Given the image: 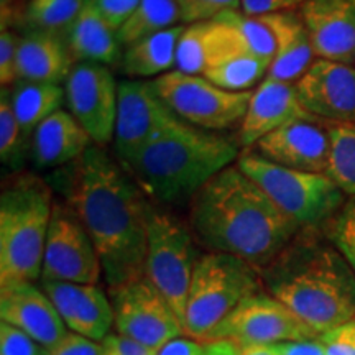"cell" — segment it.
Instances as JSON below:
<instances>
[{"mask_svg":"<svg viewBox=\"0 0 355 355\" xmlns=\"http://www.w3.org/2000/svg\"><path fill=\"white\" fill-rule=\"evenodd\" d=\"M324 234L355 272V198L345 199L344 206L326 224Z\"/></svg>","mask_w":355,"mask_h":355,"instance_id":"d6a6232c","label":"cell"},{"mask_svg":"<svg viewBox=\"0 0 355 355\" xmlns=\"http://www.w3.org/2000/svg\"><path fill=\"white\" fill-rule=\"evenodd\" d=\"M176 122H180V119L163 104L152 83L123 79L119 83L117 119L112 141L115 158L125 165Z\"/></svg>","mask_w":355,"mask_h":355,"instance_id":"5bb4252c","label":"cell"},{"mask_svg":"<svg viewBox=\"0 0 355 355\" xmlns=\"http://www.w3.org/2000/svg\"><path fill=\"white\" fill-rule=\"evenodd\" d=\"M13 112L25 137L32 140L33 132L64 102V87L55 83L19 81L8 87Z\"/></svg>","mask_w":355,"mask_h":355,"instance_id":"484cf974","label":"cell"},{"mask_svg":"<svg viewBox=\"0 0 355 355\" xmlns=\"http://www.w3.org/2000/svg\"><path fill=\"white\" fill-rule=\"evenodd\" d=\"M94 145L69 110L60 109L43 121L30 140V158L37 170L55 171L63 168Z\"/></svg>","mask_w":355,"mask_h":355,"instance_id":"44dd1931","label":"cell"},{"mask_svg":"<svg viewBox=\"0 0 355 355\" xmlns=\"http://www.w3.org/2000/svg\"><path fill=\"white\" fill-rule=\"evenodd\" d=\"M239 355H279L277 344L275 345H250L241 349Z\"/></svg>","mask_w":355,"mask_h":355,"instance_id":"7dc6e473","label":"cell"},{"mask_svg":"<svg viewBox=\"0 0 355 355\" xmlns=\"http://www.w3.org/2000/svg\"><path fill=\"white\" fill-rule=\"evenodd\" d=\"M321 339L326 340V343H344L355 347V318L350 319V321L347 324H344V326L337 327V329L321 336Z\"/></svg>","mask_w":355,"mask_h":355,"instance_id":"ee69618b","label":"cell"},{"mask_svg":"<svg viewBox=\"0 0 355 355\" xmlns=\"http://www.w3.org/2000/svg\"><path fill=\"white\" fill-rule=\"evenodd\" d=\"M241 349L232 343L225 340H214V343H206V352L204 355H239Z\"/></svg>","mask_w":355,"mask_h":355,"instance_id":"f6af8a7d","label":"cell"},{"mask_svg":"<svg viewBox=\"0 0 355 355\" xmlns=\"http://www.w3.org/2000/svg\"><path fill=\"white\" fill-rule=\"evenodd\" d=\"M181 24L191 25L211 21L230 10H242V0H176Z\"/></svg>","mask_w":355,"mask_h":355,"instance_id":"836d02e7","label":"cell"},{"mask_svg":"<svg viewBox=\"0 0 355 355\" xmlns=\"http://www.w3.org/2000/svg\"><path fill=\"white\" fill-rule=\"evenodd\" d=\"M217 19L225 21L237 33L248 51L272 64L277 44H275L272 30L261 20V17L247 15L242 10H230L222 13Z\"/></svg>","mask_w":355,"mask_h":355,"instance_id":"4dcf8cb0","label":"cell"},{"mask_svg":"<svg viewBox=\"0 0 355 355\" xmlns=\"http://www.w3.org/2000/svg\"><path fill=\"white\" fill-rule=\"evenodd\" d=\"M260 290V272L245 260L217 252L201 254L186 301L184 334L204 343L217 324Z\"/></svg>","mask_w":355,"mask_h":355,"instance_id":"8992f818","label":"cell"},{"mask_svg":"<svg viewBox=\"0 0 355 355\" xmlns=\"http://www.w3.org/2000/svg\"><path fill=\"white\" fill-rule=\"evenodd\" d=\"M0 319L46 349L69 332L53 301L35 282L0 283Z\"/></svg>","mask_w":355,"mask_h":355,"instance_id":"e0dca14e","label":"cell"},{"mask_svg":"<svg viewBox=\"0 0 355 355\" xmlns=\"http://www.w3.org/2000/svg\"><path fill=\"white\" fill-rule=\"evenodd\" d=\"M252 150L279 166L326 175L331 157L329 123L318 119L288 123L261 139Z\"/></svg>","mask_w":355,"mask_h":355,"instance_id":"2e32d148","label":"cell"},{"mask_svg":"<svg viewBox=\"0 0 355 355\" xmlns=\"http://www.w3.org/2000/svg\"><path fill=\"white\" fill-rule=\"evenodd\" d=\"M308 0H242V12L247 15H266V13L298 10Z\"/></svg>","mask_w":355,"mask_h":355,"instance_id":"ab89813d","label":"cell"},{"mask_svg":"<svg viewBox=\"0 0 355 355\" xmlns=\"http://www.w3.org/2000/svg\"><path fill=\"white\" fill-rule=\"evenodd\" d=\"M272 30L277 51L266 76L296 84L316 61L313 43L298 10H285L260 15Z\"/></svg>","mask_w":355,"mask_h":355,"instance_id":"7402d4cb","label":"cell"},{"mask_svg":"<svg viewBox=\"0 0 355 355\" xmlns=\"http://www.w3.org/2000/svg\"><path fill=\"white\" fill-rule=\"evenodd\" d=\"M115 332L158 352L184 334L180 316L146 277L110 290Z\"/></svg>","mask_w":355,"mask_h":355,"instance_id":"8fae6325","label":"cell"},{"mask_svg":"<svg viewBox=\"0 0 355 355\" xmlns=\"http://www.w3.org/2000/svg\"><path fill=\"white\" fill-rule=\"evenodd\" d=\"M239 144L183 121L159 133L122 165L146 196L163 204L191 201L211 178L235 165Z\"/></svg>","mask_w":355,"mask_h":355,"instance_id":"277c9868","label":"cell"},{"mask_svg":"<svg viewBox=\"0 0 355 355\" xmlns=\"http://www.w3.org/2000/svg\"><path fill=\"white\" fill-rule=\"evenodd\" d=\"M263 290L319 336L355 318V272L321 229H301L260 270Z\"/></svg>","mask_w":355,"mask_h":355,"instance_id":"3957f363","label":"cell"},{"mask_svg":"<svg viewBox=\"0 0 355 355\" xmlns=\"http://www.w3.org/2000/svg\"><path fill=\"white\" fill-rule=\"evenodd\" d=\"M176 0H140L135 10L117 30L119 42L123 48L162 33L173 26L183 25Z\"/></svg>","mask_w":355,"mask_h":355,"instance_id":"4316f807","label":"cell"},{"mask_svg":"<svg viewBox=\"0 0 355 355\" xmlns=\"http://www.w3.org/2000/svg\"><path fill=\"white\" fill-rule=\"evenodd\" d=\"M189 204L199 245L245 260L259 272L301 230L237 165L211 178Z\"/></svg>","mask_w":355,"mask_h":355,"instance_id":"7a4b0ae2","label":"cell"},{"mask_svg":"<svg viewBox=\"0 0 355 355\" xmlns=\"http://www.w3.org/2000/svg\"><path fill=\"white\" fill-rule=\"evenodd\" d=\"M30 155V140L21 130L15 112H13L8 89L0 92V159L8 168L10 175L24 171L25 157Z\"/></svg>","mask_w":355,"mask_h":355,"instance_id":"f546056e","label":"cell"},{"mask_svg":"<svg viewBox=\"0 0 355 355\" xmlns=\"http://www.w3.org/2000/svg\"><path fill=\"white\" fill-rule=\"evenodd\" d=\"M266 196L301 229H324L345 202V194L324 173H306L279 166L243 150L235 162Z\"/></svg>","mask_w":355,"mask_h":355,"instance_id":"52a82bcc","label":"cell"},{"mask_svg":"<svg viewBox=\"0 0 355 355\" xmlns=\"http://www.w3.org/2000/svg\"><path fill=\"white\" fill-rule=\"evenodd\" d=\"M331 157L326 175L347 198H355V123H329Z\"/></svg>","mask_w":355,"mask_h":355,"instance_id":"f1b7e54d","label":"cell"},{"mask_svg":"<svg viewBox=\"0 0 355 355\" xmlns=\"http://www.w3.org/2000/svg\"><path fill=\"white\" fill-rule=\"evenodd\" d=\"M64 40L76 63L89 61L109 68L121 64L123 46L119 42L117 30L86 2L78 19L66 32Z\"/></svg>","mask_w":355,"mask_h":355,"instance_id":"cb8c5ba5","label":"cell"},{"mask_svg":"<svg viewBox=\"0 0 355 355\" xmlns=\"http://www.w3.org/2000/svg\"><path fill=\"white\" fill-rule=\"evenodd\" d=\"M204 352H206V343L188 336H180L163 345L157 355H204Z\"/></svg>","mask_w":355,"mask_h":355,"instance_id":"60d3db41","label":"cell"},{"mask_svg":"<svg viewBox=\"0 0 355 355\" xmlns=\"http://www.w3.org/2000/svg\"><path fill=\"white\" fill-rule=\"evenodd\" d=\"M101 355H157V352L119 332H110L101 340Z\"/></svg>","mask_w":355,"mask_h":355,"instance_id":"f35d334b","label":"cell"},{"mask_svg":"<svg viewBox=\"0 0 355 355\" xmlns=\"http://www.w3.org/2000/svg\"><path fill=\"white\" fill-rule=\"evenodd\" d=\"M48 355H101V343L69 331L55 347L48 349Z\"/></svg>","mask_w":355,"mask_h":355,"instance_id":"74e56055","label":"cell"},{"mask_svg":"<svg viewBox=\"0 0 355 355\" xmlns=\"http://www.w3.org/2000/svg\"><path fill=\"white\" fill-rule=\"evenodd\" d=\"M53 188L46 178L19 171L6 178L0 193V283L42 278L50 229Z\"/></svg>","mask_w":355,"mask_h":355,"instance_id":"5b68a950","label":"cell"},{"mask_svg":"<svg viewBox=\"0 0 355 355\" xmlns=\"http://www.w3.org/2000/svg\"><path fill=\"white\" fill-rule=\"evenodd\" d=\"M0 355H48V349L24 331L0 322Z\"/></svg>","mask_w":355,"mask_h":355,"instance_id":"e575fe53","label":"cell"},{"mask_svg":"<svg viewBox=\"0 0 355 355\" xmlns=\"http://www.w3.org/2000/svg\"><path fill=\"white\" fill-rule=\"evenodd\" d=\"M150 83L163 104L180 121L206 132L241 127L254 94V91H225L204 76L186 74L178 69Z\"/></svg>","mask_w":355,"mask_h":355,"instance_id":"9c48e42d","label":"cell"},{"mask_svg":"<svg viewBox=\"0 0 355 355\" xmlns=\"http://www.w3.org/2000/svg\"><path fill=\"white\" fill-rule=\"evenodd\" d=\"M19 44V32L0 30V84H2V89H8L19 83V73H17Z\"/></svg>","mask_w":355,"mask_h":355,"instance_id":"d590c367","label":"cell"},{"mask_svg":"<svg viewBox=\"0 0 355 355\" xmlns=\"http://www.w3.org/2000/svg\"><path fill=\"white\" fill-rule=\"evenodd\" d=\"M74 64L76 61L63 37L43 32L20 33L19 81L61 84L68 79Z\"/></svg>","mask_w":355,"mask_h":355,"instance_id":"603a6c76","label":"cell"},{"mask_svg":"<svg viewBox=\"0 0 355 355\" xmlns=\"http://www.w3.org/2000/svg\"><path fill=\"white\" fill-rule=\"evenodd\" d=\"M84 2L99 12L114 30H119L135 10L140 0H84Z\"/></svg>","mask_w":355,"mask_h":355,"instance_id":"8d00e7d4","label":"cell"},{"mask_svg":"<svg viewBox=\"0 0 355 355\" xmlns=\"http://www.w3.org/2000/svg\"><path fill=\"white\" fill-rule=\"evenodd\" d=\"M68 331L101 343L114 326L112 301L97 285L66 282H42Z\"/></svg>","mask_w":355,"mask_h":355,"instance_id":"d6986e66","label":"cell"},{"mask_svg":"<svg viewBox=\"0 0 355 355\" xmlns=\"http://www.w3.org/2000/svg\"><path fill=\"white\" fill-rule=\"evenodd\" d=\"M184 25L173 26L123 48L121 69L128 79H157L176 68V51Z\"/></svg>","mask_w":355,"mask_h":355,"instance_id":"d4e9b609","label":"cell"},{"mask_svg":"<svg viewBox=\"0 0 355 355\" xmlns=\"http://www.w3.org/2000/svg\"><path fill=\"white\" fill-rule=\"evenodd\" d=\"M303 109L326 123H355V66L316 58L295 84Z\"/></svg>","mask_w":355,"mask_h":355,"instance_id":"9a60e30c","label":"cell"},{"mask_svg":"<svg viewBox=\"0 0 355 355\" xmlns=\"http://www.w3.org/2000/svg\"><path fill=\"white\" fill-rule=\"evenodd\" d=\"M314 119L301 105L295 84L266 76L248 102L245 117L239 127V145L252 150L266 135L296 121Z\"/></svg>","mask_w":355,"mask_h":355,"instance_id":"ffe728a7","label":"cell"},{"mask_svg":"<svg viewBox=\"0 0 355 355\" xmlns=\"http://www.w3.org/2000/svg\"><path fill=\"white\" fill-rule=\"evenodd\" d=\"M298 12L316 58L355 66V0H308Z\"/></svg>","mask_w":355,"mask_h":355,"instance_id":"ac0fdd59","label":"cell"},{"mask_svg":"<svg viewBox=\"0 0 355 355\" xmlns=\"http://www.w3.org/2000/svg\"><path fill=\"white\" fill-rule=\"evenodd\" d=\"M101 277L104 272L91 235L68 204L55 199L40 279L97 285Z\"/></svg>","mask_w":355,"mask_h":355,"instance_id":"7c38bea8","label":"cell"},{"mask_svg":"<svg viewBox=\"0 0 355 355\" xmlns=\"http://www.w3.org/2000/svg\"><path fill=\"white\" fill-rule=\"evenodd\" d=\"M48 184L74 211L94 242L109 290L145 277L152 202L104 146L48 173Z\"/></svg>","mask_w":355,"mask_h":355,"instance_id":"6da1fadb","label":"cell"},{"mask_svg":"<svg viewBox=\"0 0 355 355\" xmlns=\"http://www.w3.org/2000/svg\"><path fill=\"white\" fill-rule=\"evenodd\" d=\"M26 0H0V30H19Z\"/></svg>","mask_w":355,"mask_h":355,"instance_id":"7bdbcfd3","label":"cell"},{"mask_svg":"<svg viewBox=\"0 0 355 355\" xmlns=\"http://www.w3.org/2000/svg\"><path fill=\"white\" fill-rule=\"evenodd\" d=\"M279 355H327L326 344L319 339L295 340V343L277 344Z\"/></svg>","mask_w":355,"mask_h":355,"instance_id":"b9f144b4","label":"cell"},{"mask_svg":"<svg viewBox=\"0 0 355 355\" xmlns=\"http://www.w3.org/2000/svg\"><path fill=\"white\" fill-rule=\"evenodd\" d=\"M189 225L170 212L150 206L146 224L145 277L165 296L181 321L194 268L201 254Z\"/></svg>","mask_w":355,"mask_h":355,"instance_id":"ba28073f","label":"cell"},{"mask_svg":"<svg viewBox=\"0 0 355 355\" xmlns=\"http://www.w3.org/2000/svg\"><path fill=\"white\" fill-rule=\"evenodd\" d=\"M319 337L321 336L316 331L311 329L285 304L265 290H260L243 300L224 321L217 324L204 343L225 340L243 349Z\"/></svg>","mask_w":355,"mask_h":355,"instance_id":"30bf717a","label":"cell"},{"mask_svg":"<svg viewBox=\"0 0 355 355\" xmlns=\"http://www.w3.org/2000/svg\"><path fill=\"white\" fill-rule=\"evenodd\" d=\"M209 51V21L184 25L183 35L178 43L176 68L178 71L194 76H204Z\"/></svg>","mask_w":355,"mask_h":355,"instance_id":"1f68e13d","label":"cell"},{"mask_svg":"<svg viewBox=\"0 0 355 355\" xmlns=\"http://www.w3.org/2000/svg\"><path fill=\"white\" fill-rule=\"evenodd\" d=\"M83 7L84 0H26L17 32H43L64 38Z\"/></svg>","mask_w":355,"mask_h":355,"instance_id":"83f0119b","label":"cell"},{"mask_svg":"<svg viewBox=\"0 0 355 355\" xmlns=\"http://www.w3.org/2000/svg\"><path fill=\"white\" fill-rule=\"evenodd\" d=\"M64 102L69 114L81 123L94 145L114 141L117 119L119 83L109 66L81 61L64 81Z\"/></svg>","mask_w":355,"mask_h":355,"instance_id":"4fadbf2b","label":"cell"},{"mask_svg":"<svg viewBox=\"0 0 355 355\" xmlns=\"http://www.w3.org/2000/svg\"><path fill=\"white\" fill-rule=\"evenodd\" d=\"M322 340V339H321ZM326 352L327 355H355V347L350 344H344V343H326Z\"/></svg>","mask_w":355,"mask_h":355,"instance_id":"bcb514c9","label":"cell"}]
</instances>
